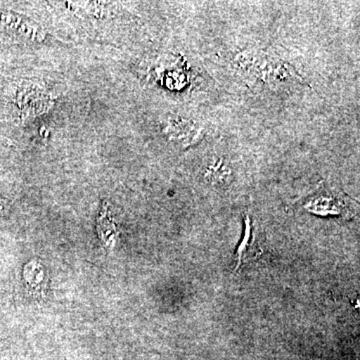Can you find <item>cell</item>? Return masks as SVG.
Instances as JSON below:
<instances>
[{"mask_svg": "<svg viewBox=\"0 0 360 360\" xmlns=\"http://www.w3.org/2000/svg\"><path fill=\"white\" fill-rule=\"evenodd\" d=\"M226 172H229V169L225 167L224 161L222 160L214 161V162L210 163L207 167V172H206V176L210 177H222L226 175Z\"/></svg>", "mask_w": 360, "mask_h": 360, "instance_id": "cell-3", "label": "cell"}, {"mask_svg": "<svg viewBox=\"0 0 360 360\" xmlns=\"http://www.w3.org/2000/svg\"><path fill=\"white\" fill-rule=\"evenodd\" d=\"M338 205H340L338 198L329 194L321 193L310 201L309 205H307V210L317 213H326H326H340L341 210Z\"/></svg>", "mask_w": 360, "mask_h": 360, "instance_id": "cell-1", "label": "cell"}, {"mask_svg": "<svg viewBox=\"0 0 360 360\" xmlns=\"http://www.w3.org/2000/svg\"><path fill=\"white\" fill-rule=\"evenodd\" d=\"M253 239L251 236V224L250 219L246 217L245 219V231L243 234V240L239 243L238 250H236V258H238V264L236 269H238L243 264V260L248 257V252L252 250Z\"/></svg>", "mask_w": 360, "mask_h": 360, "instance_id": "cell-2", "label": "cell"}]
</instances>
